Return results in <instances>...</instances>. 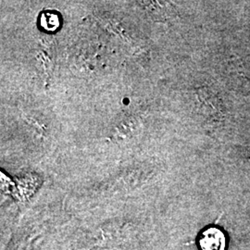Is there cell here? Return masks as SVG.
Listing matches in <instances>:
<instances>
[{
	"label": "cell",
	"mask_w": 250,
	"mask_h": 250,
	"mask_svg": "<svg viewBox=\"0 0 250 250\" xmlns=\"http://www.w3.org/2000/svg\"><path fill=\"white\" fill-rule=\"evenodd\" d=\"M200 250H226L227 239L224 231L217 226H207L197 235Z\"/></svg>",
	"instance_id": "1"
},
{
	"label": "cell",
	"mask_w": 250,
	"mask_h": 250,
	"mask_svg": "<svg viewBox=\"0 0 250 250\" xmlns=\"http://www.w3.org/2000/svg\"><path fill=\"white\" fill-rule=\"evenodd\" d=\"M40 23L46 31H55L60 26V20L57 13L51 11L44 12L40 19Z\"/></svg>",
	"instance_id": "2"
},
{
	"label": "cell",
	"mask_w": 250,
	"mask_h": 250,
	"mask_svg": "<svg viewBox=\"0 0 250 250\" xmlns=\"http://www.w3.org/2000/svg\"><path fill=\"white\" fill-rule=\"evenodd\" d=\"M236 152L240 155V157L250 161V146H237Z\"/></svg>",
	"instance_id": "3"
}]
</instances>
